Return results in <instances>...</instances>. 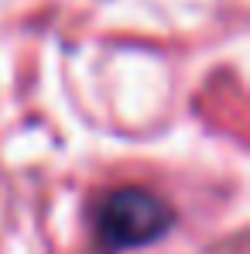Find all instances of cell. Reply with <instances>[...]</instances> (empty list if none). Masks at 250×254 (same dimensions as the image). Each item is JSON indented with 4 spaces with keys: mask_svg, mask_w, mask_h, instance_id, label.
Instances as JSON below:
<instances>
[{
    "mask_svg": "<svg viewBox=\"0 0 250 254\" xmlns=\"http://www.w3.org/2000/svg\"><path fill=\"white\" fill-rule=\"evenodd\" d=\"M175 213L161 196L141 186H120L93 203V234L110 254L137 251L161 241L171 230Z\"/></svg>",
    "mask_w": 250,
    "mask_h": 254,
    "instance_id": "6da1fadb",
    "label": "cell"
}]
</instances>
